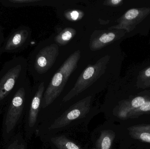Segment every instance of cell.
Segmentation results:
<instances>
[{
  "label": "cell",
  "mask_w": 150,
  "mask_h": 149,
  "mask_svg": "<svg viewBox=\"0 0 150 149\" xmlns=\"http://www.w3.org/2000/svg\"><path fill=\"white\" fill-rule=\"evenodd\" d=\"M94 96L91 94L78 100L56 117L39 125L36 137L60 133H89V123L101 113L100 106L93 103Z\"/></svg>",
  "instance_id": "cell-1"
},
{
  "label": "cell",
  "mask_w": 150,
  "mask_h": 149,
  "mask_svg": "<svg viewBox=\"0 0 150 149\" xmlns=\"http://www.w3.org/2000/svg\"><path fill=\"white\" fill-rule=\"evenodd\" d=\"M4 28L2 26H0V32H3Z\"/></svg>",
  "instance_id": "cell-21"
},
{
  "label": "cell",
  "mask_w": 150,
  "mask_h": 149,
  "mask_svg": "<svg viewBox=\"0 0 150 149\" xmlns=\"http://www.w3.org/2000/svg\"><path fill=\"white\" fill-rule=\"evenodd\" d=\"M27 59L23 56L5 62L0 71V111L27 78Z\"/></svg>",
  "instance_id": "cell-3"
},
{
  "label": "cell",
  "mask_w": 150,
  "mask_h": 149,
  "mask_svg": "<svg viewBox=\"0 0 150 149\" xmlns=\"http://www.w3.org/2000/svg\"><path fill=\"white\" fill-rule=\"evenodd\" d=\"M41 0H2L1 4L6 8H19L40 5Z\"/></svg>",
  "instance_id": "cell-14"
},
{
  "label": "cell",
  "mask_w": 150,
  "mask_h": 149,
  "mask_svg": "<svg viewBox=\"0 0 150 149\" xmlns=\"http://www.w3.org/2000/svg\"><path fill=\"white\" fill-rule=\"evenodd\" d=\"M2 52L1 51V48H0V58H1V55Z\"/></svg>",
  "instance_id": "cell-23"
},
{
  "label": "cell",
  "mask_w": 150,
  "mask_h": 149,
  "mask_svg": "<svg viewBox=\"0 0 150 149\" xmlns=\"http://www.w3.org/2000/svg\"><path fill=\"white\" fill-rule=\"evenodd\" d=\"M29 78L17 89L8 101L3 109L2 123V140L5 146L24 120L31 93Z\"/></svg>",
  "instance_id": "cell-2"
},
{
  "label": "cell",
  "mask_w": 150,
  "mask_h": 149,
  "mask_svg": "<svg viewBox=\"0 0 150 149\" xmlns=\"http://www.w3.org/2000/svg\"><path fill=\"white\" fill-rule=\"evenodd\" d=\"M45 89V82L44 81L36 82L32 87L30 98L24 120V130L26 140L31 139L38 126L41 102Z\"/></svg>",
  "instance_id": "cell-7"
},
{
  "label": "cell",
  "mask_w": 150,
  "mask_h": 149,
  "mask_svg": "<svg viewBox=\"0 0 150 149\" xmlns=\"http://www.w3.org/2000/svg\"><path fill=\"white\" fill-rule=\"evenodd\" d=\"M80 58V51H76L69 57L54 75L45 90L40 113L61 96L70 75L77 68Z\"/></svg>",
  "instance_id": "cell-4"
},
{
  "label": "cell",
  "mask_w": 150,
  "mask_h": 149,
  "mask_svg": "<svg viewBox=\"0 0 150 149\" xmlns=\"http://www.w3.org/2000/svg\"><path fill=\"white\" fill-rule=\"evenodd\" d=\"M82 17V12H79L78 10H73L70 11L68 15V17L72 21H76L78 20L79 18Z\"/></svg>",
  "instance_id": "cell-17"
},
{
  "label": "cell",
  "mask_w": 150,
  "mask_h": 149,
  "mask_svg": "<svg viewBox=\"0 0 150 149\" xmlns=\"http://www.w3.org/2000/svg\"><path fill=\"white\" fill-rule=\"evenodd\" d=\"M32 31L25 25L13 29L4 39L1 47L2 53H17L25 50L31 40Z\"/></svg>",
  "instance_id": "cell-8"
},
{
  "label": "cell",
  "mask_w": 150,
  "mask_h": 149,
  "mask_svg": "<svg viewBox=\"0 0 150 149\" xmlns=\"http://www.w3.org/2000/svg\"><path fill=\"white\" fill-rule=\"evenodd\" d=\"M106 5L109 6H115L120 5L123 2L122 0H110V1H106Z\"/></svg>",
  "instance_id": "cell-18"
},
{
  "label": "cell",
  "mask_w": 150,
  "mask_h": 149,
  "mask_svg": "<svg viewBox=\"0 0 150 149\" xmlns=\"http://www.w3.org/2000/svg\"><path fill=\"white\" fill-rule=\"evenodd\" d=\"M150 14V8L130 9L117 20V24L110 27L108 29L125 30L127 32H130Z\"/></svg>",
  "instance_id": "cell-10"
},
{
  "label": "cell",
  "mask_w": 150,
  "mask_h": 149,
  "mask_svg": "<svg viewBox=\"0 0 150 149\" xmlns=\"http://www.w3.org/2000/svg\"><path fill=\"white\" fill-rule=\"evenodd\" d=\"M4 34L3 32H0V48L1 47L4 42Z\"/></svg>",
  "instance_id": "cell-20"
},
{
  "label": "cell",
  "mask_w": 150,
  "mask_h": 149,
  "mask_svg": "<svg viewBox=\"0 0 150 149\" xmlns=\"http://www.w3.org/2000/svg\"><path fill=\"white\" fill-rule=\"evenodd\" d=\"M4 147L5 149H29L26 139L20 131L17 132Z\"/></svg>",
  "instance_id": "cell-13"
},
{
  "label": "cell",
  "mask_w": 150,
  "mask_h": 149,
  "mask_svg": "<svg viewBox=\"0 0 150 149\" xmlns=\"http://www.w3.org/2000/svg\"><path fill=\"white\" fill-rule=\"evenodd\" d=\"M2 112H1V111H0V115L2 113Z\"/></svg>",
  "instance_id": "cell-24"
},
{
  "label": "cell",
  "mask_w": 150,
  "mask_h": 149,
  "mask_svg": "<svg viewBox=\"0 0 150 149\" xmlns=\"http://www.w3.org/2000/svg\"><path fill=\"white\" fill-rule=\"evenodd\" d=\"M143 115H150V100L146 101L137 109L130 112L127 115L126 120L138 118Z\"/></svg>",
  "instance_id": "cell-16"
},
{
  "label": "cell",
  "mask_w": 150,
  "mask_h": 149,
  "mask_svg": "<svg viewBox=\"0 0 150 149\" xmlns=\"http://www.w3.org/2000/svg\"><path fill=\"white\" fill-rule=\"evenodd\" d=\"M129 135L135 140L150 144V124H139L127 128Z\"/></svg>",
  "instance_id": "cell-12"
},
{
  "label": "cell",
  "mask_w": 150,
  "mask_h": 149,
  "mask_svg": "<svg viewBox=\"0 0 150 149\" xmlns=\"http://www.w3.org/2000/svg\"><path fill=\"white\" fill-rule=\"evenodd\" d=\"M76 34L75 29L72 28H65L54 37V42L59 45H66L72 40Z\"/></svg>",
  "instance_id": "cell-15"
},
{
  "label": "cell",
  "mask_w": 150,
  "mask_h": 149,
  "mask_svg": "<svg viewBox=\"0 0 150 149\" xmlns=\"http://www.w3.org/2000/svg\"><path fill=\"white\" fill-rule=\"evenodd\" d=\"M121 30L113 29L97 31V34H93L91 37L90 49L92 51L100 50L114 42L119 38L120 31Z\"/></svg>",
  "instance_id": "cell-11"
},
{
  "label": "cell",
  "mask_w": 150,
  "mask_h": 149,
  "mask_svg": "<svg viewBox=\"0 0 150 149\" xmlns=\"http://www.w3.org/2000/svg\"><path fill=\"white\" fill-rule=\"evenodd\" d=\"M59 54V45L55 43L45 45V42H41L31 52L27 59L28 71L35 81H41L43 75L53 66Z\"/></svg>",
  "instance_id": "cell-5"
},
{
  "label": "cell",
  "mask_w": 150,
  "mask_h": 149,
  "mask_svg": "<svg viewBox=\"0 0 150 149\" xmlns=\"http://www.w3.org/2000/svg\"><path fill=\"white\" fill-rule=\"evenodd\" d=\"M142 77L144 79L150 80V67H148L144 71Z\"/></svg>",
  "instance_id": "cell-19"
},
{
  "label": "cell",
  "mask_w": 150,
  "mask_h": 149,
  "mask_svg": "<svg viewBox=\"0 0 150 149\" xmlns=\"http://www.w3.org/2000/svg\"><path fill=\"white\" fill-rule=\"evenodd\" d=\"M90 135L92 149H114L117 132L107 120L94 129Z\"/></svg>",
  "instance_id": "cell-9"
},
{
  "label": "cell",
  "mask_w": 150,
  "mask_h": 149,
  "mask_svg": "<svg viewBox=\"0 0 150 149\" xmlns=\"http://www.w3.org/2000/svg\"><path fill=\"white\" fill-rule=\"evenodd\" d=\"M90 133H60L39 137L49 149H92Z\"/></svg>",
  "instance_id": "cell-6"
},
{
  "label": "cell",
  "mask_w": 150,
  "mask_h": 149,
  "mask_svg": "<svg viewBox=\"0 0 150 149\" xmlns=\"http://www.w3.org/2000/svg\"><path fill=\"white\" fill-rule=\"evenodd\" d=\"M40 149H49L47 148H46V147H45V146H43V147H42V148H41Z\"/></svg>",
  "instance_id": "cell-22"
}]
</instances>
